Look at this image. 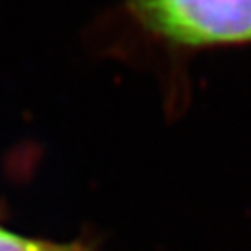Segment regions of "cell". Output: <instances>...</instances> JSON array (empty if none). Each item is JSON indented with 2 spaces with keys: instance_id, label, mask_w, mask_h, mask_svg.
<instances>
[{
  "instance_id": "cell-1",
  "label": "cell",
  "mask_w": 251,
  "mask_h": 251,
  "mask_svg": "<svg viewBox=\"0 0 251 251\" xmlns=\"http://www.w3.org/2000/svg\"><path fill=\"white\" fill-rule=\"evenodd\" d=\"M94 33L101 54L181 78L202 52L251 46V0H119Z\"/></svg>"
}]
</instances>
